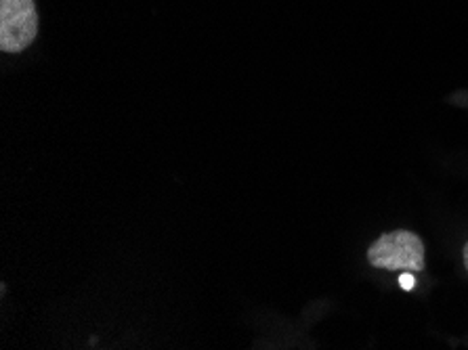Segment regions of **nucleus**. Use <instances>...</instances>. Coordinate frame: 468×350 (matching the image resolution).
<instances>
[{"label":"nucleus","mask_w":468,"mask_h":350,"mask_svg":"<svg viewBox=\"0 0 468 350\" xmlns=\"http://www.w3.org/2000/svg\"><path fill=\"white\" fill-rule=\"evenodd\" d=\"M367 260L376 269L416 270L424 269V246L416 233L393 231L382 235L367 249Z\"/></svg>","instance_id":"nucleus-1"},{"label":"nucleus","mask_w":468,"mask_h":350,"mask_svg":"<svg viewBox=\"0 0 468 350\" xmlns=\"http://www.w3.org/2000/svg\"><path fill=\"white\" fill-rule=\"evenodd\" d=\"M38 34V13L34 0H0V48L19 53Z\"/></svg>","instance_id":"nucleus-2"},{"label":"nucleus","mask_w":468,"mask_h":350,"mask_svg":"<svg viewBox=\"0 0 468 350\" xmlns=\"http://www.w3.org/2000/svg\"><path fill=\"white\" fill-rule=\"evenodd\" d=\"M399 285H401V288H403V290H406V292H410V290H414V285H416V280H414V277H412V275H410V273H408V270H406V273H403V275L399 277Z\"/></svg>","instance_id":"nucleus-3"},{"label":"nucleus","mask_w":468,"mask_h":350,"mask_svg":"<svg viewBox=\"0 0 468 350\" xmlns=\"http://www.w3.org/2000/svg\"><path fill=\"white\" fill-rule=\"evenodd\" d=\"M464 262H466V269H468V244L464 246Z\"/></svg>","instance_id":"nucleus-4"}]
</instances>
